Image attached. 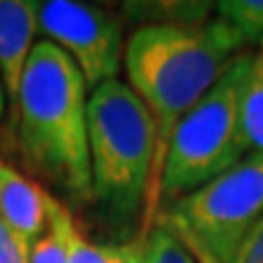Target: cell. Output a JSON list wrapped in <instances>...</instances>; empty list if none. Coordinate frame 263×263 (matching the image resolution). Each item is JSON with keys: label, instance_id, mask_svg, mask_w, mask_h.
<instances>
[{"label": "cell", "instance_id": "11", "mask_svg": "<svg viewBox=\"0 0 263 263\" xmlns=\"http://www.w3.org/2000/svg\"><path fill=\"white\" fill-rule=\"evenodd\" d=\"M215 17L224 20L246 47L263 39V0H222L215 5Z\"/></svg>", "mask_w": 263, "mask_h": 263}, {"label": "cell", "instance_id": "2", "mask_svg": "<svg viewBox=\"0 0 263 263\" xmlns=\"http://www.w3.org/2000/svg\"><path fill=\"white\" fill-rule=\"evenodd\" d=\"M22 156L73 200H93L88 146V85L73 59L37 42L15 95Z\"/></svg>", "mask_w": 263, "mask_h": 263}, {"label": "cell", "instance_id": "12", "mask_svg": "<svg viewBox=\"0 0 263 263\" xmlns=\"http://www.w3.org/2000/svg\"><path fill=\"white\" fill-rule=\"evenodd\" d=\"M141 263H197L190 246L166 222H156L146 234Z\"/></svg>", "mask_w": 263, "mask_h": 263}, {"label": "cell", "instance_id": "14", "mask_svg": "<svg viewBox=\"0 0 263 263\" xmlns=\"http://www.w3.org/2000/svg\"><path fill=\"white\" fill-rule=\"evenodd\" d=\"M29 244L0 219V263H27Z\"/></svg>", "mask_w": 263, "mask_h": 263}, {"label": "cell", "instance_id": "7", "mask_svg": "<svg viewBox=\"0 0 263 263\" xmlns=\"http://www.w3.org/2000/svg\"><path fill=\"white\" fill-rule=\"evenodd\" d=\"M37 32V3L0 0V83L10 103H15Z\"/></svg>", "mask_w": 263, "mask_h": 263}, {"label": "cell", "instance_id": "5", "mask_svg": "<svg viewBox=\"0 0 263 263\" xmlns=\"http://www.w3.org/2000/svg\"><path fill=\"white\" fill-rule=\"evenodd\" d=\"M261 217L263 154H246L222 176L163 210V222L200 263H232Z\"/></svg>", "mask_w": 263, "mask_h": 263}, {"label": "cell", "instance_id": "16", "mask_svg": "<svg viewBox=\"0 0 263 263\" xmlns=\"http://www.w3.org/2000/svg\"><path fill=\"white\" fill-rule=\"evenodd\" d=\"M5 115V90H3V83H0V120Z\"/></svg>", "mask_w": 263, "mask_h": 263}, {"label": "cell", "instance_id": "6", "mask_svg": "<svg viewBox=\"0 0 263 263\" xmlns=\"http://www.w3.org/2000/svg\"><path fill=\"white\" fill-rule=\"evenodd\" d=\"M37 27L47 42L73 59L88 90L117 78L124 59V29L115 12L78 0H42Z\"/></svg>", "mask_w": 263, "mask_h": 263}, {"label": "cell", "instance_id": "8", "mask_svg": "<svg viewBox=\"0 0 263 263\" xmlns=\"http://www.w3.org/2000/svg\"><path fill=\"white\" fill-rule=\"evenodd\" d=\"M0 219L29 246L47 232V190L0 159Z\"/></svg>", "mask_w": 263, "mask_h": 263}, {"label": "cell", "instance_id": "15", "mask_svg": "<svg viewBox=\"0 0 263 263\" xmlns=\"http://www.w3.org/2000/svg\"><path fill=\"white\" fill-rule=\"evenodd\" d=\"M232 263H263V217L241 241Z\"/></svg>", "mask_w": 263, "mask_h": 263}, {"label": "cell", "instance_id": "3", "mask_svg": "<svg viewBox=\"0 0 263 263\" xmlns=\"http://www.w3.org/2000/svg\"><path fill=\"white\" fill-rule=\"evenodd\" d=\"M88 146L93 200L115 229L124 232L146 202L156 132L149 110L120 78L105 81L88 95Z\"/></svg>", "mask_w": 263, "mask_h": 263}, {"label": "cell", "instance_id": "1", "mask_svg": "<svg viewBox=\"0 0 263 263\" xmlns=\"http://www.w3.org/2000/svg\"><path fill=\"white\" fill-rule=\"evenodd\" d=\"M241 49H246L241 37L219 17H210L202 25L154 22L134 29L127 39L124 71L129 88L149 110L156 132L144 227L139 232L144 239L159 217L161 176L173 132Z\"/></svg>", "mask_w": 263, "mask_h": 263}, {"label": "cell", "instance_id": "9", "mask_svg": "<svg viewBox=\"0 0 263 263\" xmlns=\"http://www.w3.org/2000/svg\"><path fill=\"white\" fill-rule=\"evenodd\" d=\"M47 222L64 239L68 263H141L144 258V236L137 234L127 244H95L81 232L71 210L51 193H47Z\"/></svg>", "mask_w": 263, "mask_h": 263}, {"label": "cell", "instance_id": "13", "mask_svg": "<svg viewBox=\"0 0 263 263\" xmlns=\"http://www.w3.org/2000/svg\"><path fill=\"white\" fill-rule=\"evenodd\" d=\"M27 263H68L64 239H61V234L49 222H47V232L29 246Z\"/></svg>", "mask_w": 263, "mask_h": 263}, {"label": "cell", "instance_id": "4", "mask_svg": "<svg viewBox=\"0 0 263 263\" xmlns=\"http://www.w3.org/2000/svg\"><path fill=\"white\" fill-rule=\"evenodd\" d=\"M254 51L234 57L217 83L178 122L168 141L159 188V212L202 188L246 156L239 127V93Z\"/></svg>", "mask_w": 263, "mask_h": 263}, {"label": "cell", "instance_id": "17", "mask_svg": "<svg viewBox=\"0 0 263 263\" xmlns=\"http://www.w3.org/2000/svg\"><path fill=\"white\" fill-rule=\"evenodd\" d=\"M258 47H261V49H258V51H263V39H261V42H258Z\"/></svg>", "mask_w": 263, "mask_h": 263}, {"label": "cell", "instance_id": "10", "mask_svg": "<svg viewBox=\"0 0 263 263\" xmlns=\"http://www.w3.org/2000/svg\"><path fill=\"white\" fill-rule=\"evenodd\" d=\"M239 127L246 154H263V51H254L239 93Z\"/></svg>", "mask_w": 263, "mask_h": 263}]
</instances>
